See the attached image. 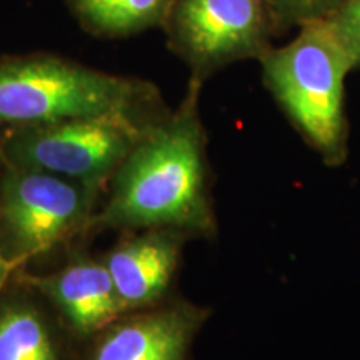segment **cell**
<instances>
[{
    "instance_id": "1",
    "label": "cell",
    "mask_w": 360,
    "mask_h": 360,
    "mask_svg": "<svg viewBox=\"0 0 360 360\" xmlns=\"http://www.w3.org/2000/svg\"><path fill=\"white\" fill-rule=\"evenodd\" d=\"M202 85L188 79L179 105L135 143L107 184L89 232L172 229L191 238L217 233L200 117Z\"/></svg>"
},
{
    "instance_id": "11",
    "label": "cell",
    "mask_w": 360,
    "mask_h": 360,
    "mask_svg": "<svg viewBox=\"0 0 360 360\" xmlns=\"http://www.w3.org/2000/svg\"><path fill=\"white\" fill-rule=\"evenodd\" d=\"M170 0H67L85 32L98 39H125L162 27Z\"/></svg>"
},
{
    "instance_id": "13",
    "label": "cell",
    "mask_w": 360,
    "mask_h": 360,
    "mask_svg": "<svg viewBox=\"0 0 360 360\" xmlns=\"http://www.w3.org/2000/svg\"><path fill=\"white\" fill-rule=\"evenodd\" d=\"M326 22L352 57L355 69H360V0H347Z\"/></svg>"
},
{
    "instance_id": "15",
    "label": "cell",
    "mask_w": 360,
    "mask_h": 360,
    "mask_svg": "<svg viewBox=\"0 0 360 360\" xmlns=\"http://www.w3.org/2000/svg\"><path fill=\"white\" fill-rule=\"evenodd\" d=\"M0 167H2V159H0Z\"/></svg>"
},
{
    "instance_id": "6",
    "label": "cell",
    "mask_w": 360,
    "mask_h": 360,
    "mask_svg": "<svg viewBox=\"0 0 360 360\" xmlns=\"http://www.w3.org/2000/svg\"><path fill=\"white\" fill-rule=\"evenodd\" d=\"M160 29L202 82L236 62L259 60L278 37L265 0H170Z\"/></svg>"
},
{
    "instance_id": "8",
    "label": "cell",
    "mask_w": 360,
    "mask_h": 360,
    "mask_svg": "<svg viewBox=\"0 0 360 360\" xmlns=\"http://www.w3.org/2000/svg\"><path fill=\"white\" fill-rule=\"evenodd\" d=\"M17 277L51 305L72 339L90 340L125 314L105 264L84 252L52 274Z\"/></svg>"
},
{
    "instance_id": "10",
    "label": "cell",
    "mask_w": 360,
    "mask_h": 360,
    "mask_svg": "<svg viewBox=\"0 0 360 360\" xmlns=\"http://www.w3.org/2000/svg\"><path fill=\"white\" fill-rule=\"evenodd\" d=\"M11 283L0 294V360H70V334L51 305L19 277Z\"/></svg>"
},
{
    "instance_id": "3",
    "label": "cell",
    "mask_w": 360,
    "mask_h": 360,
    "mask_svg": "<svg viewBox=\"0 0 360 360\" xmlns=\"http://www.w3.org/2000/svg\"><path fill=\"white\" fill-rule=\"evenodd\" d=\"M265 87L304 141L327 165L349 152L345 79L352 57L327 22L302 25L294 40L259 58Z\"/></svg>"
},
{
    "instance_id": "12",
    "label": "cell",
    "mask_w": 360,
    "mask_h": 360,
    "mask_svg": "<svg viewBox=\"0 0 360 360\" xmlns=\"http://www.w3.org/2000/svg\"><path fill=\"white\" fill-rule=\"evenodd\" d=\"M347 0H265L277 35L289 32L292 27L326 22L330 19Z\"/></svg>"
},
{
    "instance_id": "5",
    "label": "cell",
    "mask_w": 360,
    "mask_h": 360,
    "mask_svg": "<svg viewBox=\"0 0 360 360\" xmlns=\"http://www.w3.org/2000/svg\"><path fill=\"white\" fill-rule=\"evenodd\" d=\"M105 187L42 170L0 167V254L20 270L89 232Z\"/></svg>"
},
{
    "instance_id": "2",
    "label": "cell",
    "mask_w": 360,
    "mask_h": 360,
    "mask_svg": "<svg viewBox=\"0 0 360 360\" xmlns=\"http://www.w3.org/2000/svg\"><path fill=\"white\" fill-rule=\"evenodd\" d=\"M170 109L148 80L56 53L0 57V129L97 115L160 117Z\"/></svg>"
},
{
    "instance_id": "14",
    "label": "cell",
    "mask_w": 360,
    "mask_h": 360,
    "mask_svg": "<svg viewBox=\"0 0 360 360\" xmlns=\"http://www.w3.org/2000/svg\"><path fill=\"white\" fill-rule=\"evenodd\" d=\"M17 270L19 269H17L15 265H13L12 262H8V260L4 257L2 254H0V294H2L8 283L12 282L13 274H15Z\"/></svg>"
},
{
    "instance_id": "9",
    "label": "cell",
    "mask_w": 360,
    "mask_h": 360,
    "mask_svg": "<svg viewBox=\"0 0 360 360\" xmlns=\"http://www.w3.org/2000/svg\"><path fill=\"white\" fill-rule=\"evenodd\" d=\"M187 233L172 229H143L124 232V237L102 262L125 312L164 302L177 274Z\"/></svg>"
},
{
    "instance_id": "4",
    "label": "cell",
    "mask_w": 360,
    "mask_h": 360,
    "mask_svg": "<svg viewBox=\"0 0 360 360\" xmlns=\"http://www.w3.org/2000/svg\"><path fill=\"white\" fill-rule=\"evenodd\" d=\"M164 115L74 117L0 129V159L12 167L107 187L135 143Z\"/></svg>"
},
{
    "instance_id": "7",
    "label": "cell",
    "mask_w": 360,
    "mask_h": 360,
    "mask_svg": "<svg viewBox=\"0 0 360 360\" xmlns=\"http://www.w3.org/2000/svg\"><path fill=\"white\" fill-rule=\"evenodd\" d=\"M207 317L182 299L125 312L90 339L85 360H187Z\"/></svg>"
}]
</instances>
